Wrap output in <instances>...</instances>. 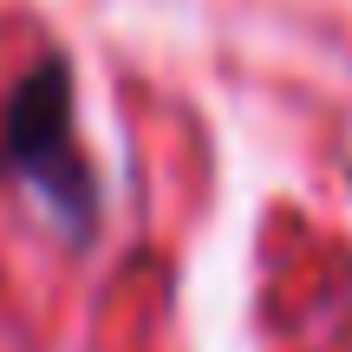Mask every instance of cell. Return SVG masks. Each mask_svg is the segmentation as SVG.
Listing matches in <instances>:
<instances>
[{
  "mask_svg": "<svg viewBox=\"0 0 352 352\" xmlns=\"http://www.w3.org/2000/svg\"><path fill=\"white\" fill-rule=\"evenodd\" d=\"M0 144H7V164L33 176V189L65 215L72 235L91 228V170L72 151V72L65 59H39L20 78L7 118H0Z\"/></svg>",
  "mask_w": 352,
  "mask_h": 352,
  "instance_id": "6da1fadb",
  "label": "cell"
},
{
  "mask_svg": "<svg viewBox=\"0 0 352 352\" xmlns=\"http://www.w3.org/2000/svg\"><path fill=\"white\" fill-rule=\"evenodd\" d=\"M0 164H7V144H0Z\"/></svg>",
  "mask_w": 352,
  "mask_h": 352,
  "instance_id": "7a4b0ae2",
  "label": "cell"
}]
</instances>
